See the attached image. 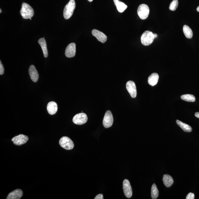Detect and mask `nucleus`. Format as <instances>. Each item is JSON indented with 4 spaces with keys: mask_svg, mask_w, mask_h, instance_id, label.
<instances>
[{
    "mask_svg": "<svg viewBox=\"0 0 199 199\" xmlns=\"http://www.w3.org/2000/svg\"><path fill=\"white\" fill-rule=\"evenodd\" d=\"M194 198H195V195L192 192H190L188 194L186 198V199H194Z\"/></svg>",
    "mask_w": 199,
    "mask_h": 199,
    "instance_id": "nucleus-25",
    "label": "nucleus"
},
{
    "mask_svg": "<svg viewBox=\"0 0 199 199\" xmlns=\"http://www.w3.org/2000/svg\"><path fill=\"white\" fill-rule=\"evenodd\" d=\"M76 51V47L75 43H71L69 44L66 47L65 54L68 58H72L75 56Z\"/></svg>",
    "mask_w": 199,
    "mask_h": 199,
    "instance_id": "nucleus-11",
    "label": "nucleus"
},
{
    "mask_svg": "<svg viewBox=\"0 0 199 199\" xmlns=\"http://www.w3.org/2000/svg\"><path fill=\"white\" fill-rule=\"evenodd\" d=\"M154 39L156 38H157V34H154Z\"/></svg>",
    "mask_w": 199,
    "mask_h": 199,
    "instance_id": "nucleus-29",
    "label": "nucleus"
},
{
    "mask_svg": "<svg viewBox=\"0 0 199 199\" xmlns=\"http://www.w3.org/2000/svg\"><path fill=\"white\" fill-rule=\"evenodd\" d=\"M59 143L62 147L67 150L73 149L74 146L73 142L67 137H63L61 138L59 140Z\"/></svg>",
    "mask_w": 199,
    "mask_h": 199,
    "instance_id": "nucleus-5",
    "label": "nucleus"
},
{
    "mask_svg": "<svg viewBox=\"0 0 199 199\" xmlns=\"http://www.w3.org/2000/svg\"><path fill=\"white\" fill-rule=\"evenodd\" d=\"M159 192L157 186L155 184L152 185L151 188V195L153 199H156L159 196Z\"/></svg>",
    "mask_w": 199,
    "mask_h": 199,
    "instance_id": "nucleus-22",
    "label": "nucleus"
},
{
    "mask_svg": "<svg viewBox=\"0 0 199 199\" xmlns=\"http://www.w3.org/2000/svg\"><path fill=\"white\" fill-rule=\"evenodd\" d=\"M181 98L186 102H194L195 101V97L193 95L186 94L183 95L181 96Z\"/></svg>",
    "mask_w": 199,
    "mask_h": 199,
    "instance_id": "nucleus-23",
    "label": "nucleus"
},
{
    "mask_svg": "<svg viewBox=\"0 0 199 199\" xmlns=\"http://www.w3.org/2000/svg\"><path fill=\"white\" fill-rule=\"evenodd\" d=\"M28 140V138L27 136L20 134L13 138L12 141L14 144L20 146L26 143Z\"/></svg>",
    "mask_w": 199,
    "mask_h": 199,
    "instance_id": "nucleus-8",
    "label": "nucleus"
},
{
    "mask_svg": "<svg viewBox=\"0 0 199 199\" xmlns=\"http://www.w3.org/2000/svg\"><path fill=\"white\" fill-rule=\"evenodd\" d=\"M88 120L87 115L84 113L77 114L73 118V122L75 124L81 125L85 124Z\"/></svg>",
    "mask_w": 199,
    "mask_h": 199,
    "instance_id": "nucleus-6",
    "label": "nucleus"
},
{
    "mask_svg": "<svg viewBox=\"0 0 199 199\" xmlns=\"http://www.w3.org/2000/svg\"><path fill=\"white\" fill-rule=\"evenodd\" d=\"M114 2L116 6L117 9L120 13L124 12L127 9V6L119 0H114Z\"/></svg>",
    "mask_w": 199,
    "mask_h": 199,
    "instance_id": "nucleus-18",
    "label": "nucleus"
},
{
    "mask_svg": "<svg viewBox=\"0 0 199 199\" xmlns=\"http://www.w3.org/2000/svg\"><path fill=\"white\" fill-rule=\"evenodd\" d=\"M154 34L153 33L149 31H146L141 36V43L144 45H149L154 42Z\"/></svg>",
    "mask_w": 199,
    "mask_h": 199,
    "instance_id": "nucleus-3",
    "label": "nucleus"
},
{
    "mask_svg": "<svg viewBox=\"0 0 199 199\" xmlns=\"http://www.w3.org/2000/svg\"><path fill=\"white\" fill-rule=\"evenodd\" d=\"M149 7L146 4H142L139 6L137 13L140 18L145 20L148 18L149 14Z\"/></svg>",
    "mask_w": 199,
    "mask_h": 199,
    "instance_id": "nucleus-4",
    "label": "nucleus"
},
{
    "mask_svg": "<svg viewBox=\"0 0 199 199\" xmlns=\"http://www.w3.org/2000/svg\"><path fill=\"white\" fill-rule=\"evenodd\" d=\"M94 199H103V196L102 194H99L95 197Z\"/></svg>",
    "mask_w": 199,
    "mask_h": 199,
    "instance_id": "nucleus-27",
    "label": "nucleus"
},
{
    "mask_svg": "<svg viewBox=\"0 0 199 199\" xmlns=\"http://www.w3.org/2000/svg\"><path fill=\"white\" fill-rule=\"evenodd\" d=\"M163 181L166 187H169L173 184L174 181L172 177L168 174L164 175Z\"/></svg>",
    "mask_w": 199,
    "mask_h": 199,
    "instance_id": "nucleus-19",
    "label": "nucleus"
},
{
    "mask_svg": "<svg viewBox=\"0 0 199 199\" xmlns=\"http://www.w3.org/2000/svg\"><path fill=\"white\" fill-rule=\"evenodd\" d=\"M38 42L39 45H41V48L43 51L44 57L47 58L48 56V50L47 49L46 42L44 39V37L39 39L38 41Z\"/></svg>",
    "mask_w": 199,
    "mask_h": 199,
    "instance_id": "nucleus-17",
    "label": "nucleus"
},
{
    "mask_svg": "<svg viewBox=\"0 0 199 199\" xmlns=\"http://www.w3.org/2000/svg\"><path fill=\"white\" fill-rule=\"evenodd\" d=\"M75 7V1L74 0H70L66 4L63 12V15L65 19H68L72 16Z\"/></svg>",
    "mask_w": 199,
    "mask_h": 199,
    "instance_id": "nucleus-2",
    "label": "nucleus"
},
{
    "mask_svg": "<svg viewBox=\"0 0 199 199\" xmlns=\"http://www.w3.org/2000/svg\"><path fill=\"white\" fill-rule=\"evenodd\" d=\"M126 88L132 98H135L137 95L136 86L134 82L128 81L126 84Z\"/></svg>",
    "mask_w": 199,
    "mask_h": 199,
    "instance_id": "nucleus-10",
    "label": "nucleus"
},
{
    "mask_svg": "<svg viewBox=\"0 0 199 199\" xmlns=\"http://www.w3.org/2000/svg\"><path fill=\"white\" fill-rule=\"evenodd\" d=\"M20 13L23 19H30L34 15V11L29 4L23 2L22 4Z\"/></svg>",
    "mask_w": 199,
    "mask_h": 199,
    "instance_id": "nucleus-1",
    "label": "nucleus"
},
{
    "mask_svg": "<svg viewBox=\"0 0 199 199\" xmlns=\"http://www.w3.org/2000/svg\"><path fill=\"white\" fill-rule=\"evenodd\" d=\"M159 79L158 74L154 73L151 74L148 77V82L151 86H154L157 84Z\"/></svg>",
    "mask_w": 199,
    "mask_h": 199,
    "instance_id": "nucleus-16",
    "label": "nucleus"
},
{
    "mask_svg": "<svg viewBox=\"0 0 199 199\" xmlns=\"http://www.w3.org/2000/svg\"><path fill=\"white\" fill-rule=\"evenodd\" d=\"M178 4V0H173L170 4L169 9L172 11H175L177 8Z\"/></svg>",
    "mask_w": 199,
    "mask_h": 199,
    "instance_id": "nucleus-24",
    "label": "nucleus"
},
{
    "mask_svg": "<svg viewBox=\"0 0 199 199\" xmlns=\"http://www.w3.org/2000/svg\"><path fill=\"white\" fill-rule=\"evenodd\" d=\"M23 192L21 189H18L13 191L9 194L7 199H20L22 198Z\"/></svg>",
    "mask_w": 199,
    "mask_h": 199,
    "instance_id": "nucleus-14",
    "label": "nucleus"
},
{
    "mask_svg": "<svg viewBox=\"0 0 199 199\" xmlns=\"http://www.w3.org/2000/svg\"><path fill=\"white\" fill-rule=\"evenodd\" d=\"M1 9H0V13H1Z\"/></svg>",
    "mask_w": 199,
    "mask_h": 199,
    "instance_id": "nucleus-32",
    "label": "nucleus"
},
{
    "mask_svg": "<svg viewBox=\"0 0 199 199\" xmlns=\"http://www.w3.org/2000/svg\"><path fill=\"white\" fill-rule=\"evenodd\" d=\"M29 74L32 81L34 82H37L39 79V75L38 72L34 65H31L30 66L29 69Z\"/></svg>",
    "mask_w": 199,
    "mask_h": 199,
    "instance_id": "nucleus-13",
    "label": "nucleus"
},
{
    "mask_svg": "<svg viewBox=\"0 0 199 199\" xmlns=\"http://www.w3.org/2000/svg\"><path fill=\"white\" fill-rule=\"evenodd\" d=\"M4 66L1 64V61L0 62V75H2L4 74Z\"/></svg>",
    "mask_w": 199,
    "mask_h": 199,
    "instance_id": "nucleus-26",
    "label": "nucleus"
},
{
    "mask_svg": "<svg viewBox=\"0 0 199 199\" xmlns=\"http://www.w3.org/2000/svg\"><path fill=\"white\" fill-rule=\"evenodd\" d=\"M195 116L197 118H199V112H196L195 114Z\"/></svg>",
    "mask_w": 199,
    "mask_h": 199,
    "instance_id": "nucleus-28",
    "label": "nucleus"
},
{
    "mask_svg": "<svg viewBox=\"0 0 199 199\" xmlns=\"http://www.w3.org/2000/svg\"><path fill=\"white\" fill-rule=\"evenodd\" d=\"M47 110L50 115H53L55 114L58 110L57 104L54 102H48L47 105Z\"/></svg>",
    "mask_w": 199,
    "mask_h": 199,
    "instance_id": "nucleus-15",
    "label": "nucleus"
},
{
    "mask_svg": "<svg viewBox=\"0 0 199 199\" xmlns=\"http://www.w3.org/2000/svg\"><path fill=\"white\" fill-rule=\"evenodd\" d=\"M123 189L125 196L128 198H130L132 195V191L131 186L128 180H124L123 183Z\"/></svg>",
    "mask_w": 199,
    "mask_h": 199,
    "instance_id": "nucleus-9",
    "label": "nucleus"
},
{
    "mask_svg": "<svg viewBox=\"0 0 199 199\" xmlns=\"http://www.w3.org/2000/svg\"><path fill=\"white\" fill-rule=\"evenodd\" d=\"M113 123V114L110 111L106 112L103 120V125L105 128H109L112 125Z\"/></svg>",
    "mask_w": 199,
    "mask_h": 199,
    "instance_id": "nucleus-7",
    "label": "nucleus"
},
{
    "mask_svg": "<svg viewBox=\"0 0 199 199\" xmlns=\"http://www.w3.org/2000/svg\"><path fill=\"white\" fill-rule=\"evenodd\" d=\"M92 34L98 39L99 42L102 43H105L106 42L107 39V36L103 33L100 31L96 29L93 30L92 31Z\"/></svg>",
    "mask_w": 199,
    "mask_h": 199,
    "instance_id": "nucleus-12",
    "label": "nucleus"
},
{
    "mask_svg": "<svg viewBox=\"0 0 199 199\" xmlns=\"http://www.w3.org/2000/svg\"><path fill=\"white\" fill-rule=\"evenodd\" d=\"M197 10L198 12H199V6L197 7Z\"/></svg>",
    "mask_w": 199,
    "mask_h": 199,
    "instance_id": "nucleus-30",
    "label": "nucleus"
},
{
    "mask_svg": "<svg viewBox=\"0 0 199 199\" xmlns=\"http://www.w3.org/2000/svg\"><path fill=\"white\" fill-rule=\"evenodd\" d=\"M176 122L178 125L184 131L187 132H190L192 131V128L189 125L183 123L182 122L178 120H177Z\"/></svg>",
    "mask_w": 199,
    "mask_h": 199,
    "instance_id": "nucleus-20",
    "label": "nucleus"
},
{
    "mask_svg": "<svg viewBox=\"0 0 199 199\" xmlns=\"http://www.w3.org/2000/svg\"><path fill=\"white\" fill-rule=\"evenodd\" d=\"M88 1H90V2H91V1H93V0H88Z\"/></svg>",
    "mask_w": 199,
    "mask_h": 199,
    "instance_id": "nucleus-31",
    "label": "nucleus"
},
{
    "mask_svg": "<svg viewBox=\"0 0 199 199\" xmlns=\"http://www.w3.org/2000/svg\"><path fill=\"white\" fill-rule=\"evenodd\" d=\"M183 31L185 36L188 39L192 38L193 36V33L192 30L187 25H185L183 27Z\"/></svg>",
    "mask_w": 199,
    "mask_h": 199,
    "instance_id": "nucleus-21",
    "label": "nucleus"
}]
</instances>
